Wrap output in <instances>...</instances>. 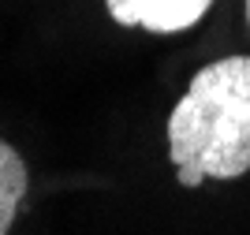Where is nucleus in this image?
<instances>
[{"instance_id":"nucleus-1","label":"nucleus","mask_w":250,"mask_h":235,"mask_svg":"<svg viewBox=\"0 0 250 235\" xmlns=\"http://www.w3.org/2000/svg\"><path fill=\"white\" fill-rule=\"evenodd\" d=\"M168 161L183 187L250 172V56H220L194 71L165 123Z\"/></svg>"},{"instance_id":"nucleus-2","label":"nucleus","mask_w":250,"mask_h":235,"mask_svg":"<svg viewBox=\"0 0 250 235\" xmlns=\"http://www.w3.org/2000/svg\"><path fill=\"white\" fill-rule=\"evenodd\" d=\"M120 26L146 34H183L209 15L213 0H104Z\"/></svg>"},{"instance_id":"nucleus-3","label":"nucleus","mask_w":250,"mask_h":235,"mask_svg":"<svg viewBox=\"0 0 250 235\" xmlns=\"http://www.w3.org/2000/svg\"><path fill=\"white\" fill-rule=\"evenodd\" d=\"M22 198H26V164H22V153L0 138V235L11 232Z\"/></svg>"},{"instance_id":"nucleus-4","label":"nucleus","mask_w":250,"mask_h":235,"mask_svg":"<svg viewBox=\"0 0 250 235\" xmlns=\"http://www.w3.org/2000/svg\"><path fill=\"white\" fill-rule=\"evenodd\" d=\"M243 4H247V22H250V0H243Z\"/></svg>"}]
</instances>
